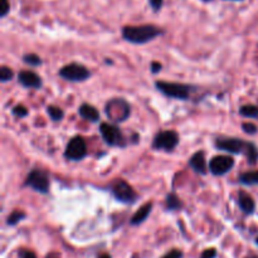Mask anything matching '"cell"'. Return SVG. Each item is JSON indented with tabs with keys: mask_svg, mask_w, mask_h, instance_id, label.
Here are the masks:
<instances>
[{
	"mask_svg": "<svg viewBox=\"0 0 258 258\" xmlns=\"http://www.w3.org/2000/svg\"><path fill=\"white\" fill-rule=\"evenodd\" d=\"M214 145L218 150L227 151L234 155L243 154L249 164L258 163V149L253 143L241 140L238 138H218L214 141Z\"/></svg>",
	"mask_w": 258,
	"mask_h": 258,
	"instance_id": "6da1fadb",
	"label": "cell"
},
{
	"mask_svg": "<svg viewBox=\"0 0 258 258\" xmlns=\"http://www.w3.org/2000/svg\"><path fill=\"white\" fill-rule=\"evenodd\" d=\"M161 34H164V30L153 24L127 25L122 29V38L133 44H145Z\"/></svg>",
	"mask_w": 258,
	"mask_h": 258,
	"instance_id": "7a4b0ae2",
	"label": "cell"
},
{
	"mask_svg": "<svg viewBox=\"0 0 258 258\" xmlns=\"http://www.w3.org/2000/svg\"><path fill=\"white\" fill-rule=\"evenodd\" d=\"M155 87L158 88L159 92L163 93L164 96L175 100H189L194 87L190 85H184V83L176 82H165V81H158L155 83Z\"/></svg>",
	"mask_w": 258,
	"mask_h": 258,
	"instance_id": "3957f363",
	"label": "cell"
},
{
	"mask_svg": "<svg viewBox=\"0 0 258 258\" xmlns=\"http://www.w3.org/2000/svg\"><path fill=\"white\" fill-rule=\"evenodd\" d=\"M105 112L112 122L118 123L127 120L131 113V107L123 98L116 97L106 103Z\"/></svg>",
	"mask_w": 258,
	"mask_h": 258,
	"instance_id": "277c9868",
	"label": "cell"
},
{
	"mask_svg": "<svg viewBox=\"0 0 258 258\" xmlns=\"http://www.w3.org/2000/svg\"><path fill=\"white\" fill-rule=\"evenodd\" d=\"M100 134L102 136L103 141L107 144L108 146H115V148H125L126 139L123 134L121 133L120 128L113 123L102 122L100 125Z\"/></svg>",
	"mask_w": 258,
	"mask_h": 258,
	"instance_id": "5b68a950",
	"label": "cell"
},
{
	"mask_svg": "<svg viewBox=\"0 0 258 258\" xmlns=\"http://www.w3.org/2000/svg\"><path fill=\"white\" fill-rule=\"evenodd\" d=\"M111 191H112L113 197L123 204H134L139 199L138 193L123 179H117V180L113 181Z\"/></svg>",
	"mask_w": 258,
	"mask_h": 258,
	"instance_id": "8992f818",
	"label": "cell"
},
{
	"mask_svg": "<svg viewBox=\"0 0 258 258\" xmlns=\"http://www.w3.org/2000/svg\"><path fill=\"white\" fill-rule=\"evenodd\" d=\"M59 76L71 82H85L91 77V72L86 66L80 63H70L59 70Z\"/></svg>",
	"mask_w": 258,
	"mask_h": 258,
	"instance_id": "52a82bcc",
	"label": "cell"
},
{
	"mask_svg": "<svg viewBox=\"0 0 258 258\" xmlns=\"http://www.w3.org/2000/svg\"><path fill=\"white\" fill-rule=\"evenodd\" d=\"M179 135L176 131L174 130H164L160 131L158 135L154 138L153 141V149L154 150H163L171 153L175 150L176 146L179 145Z\"/></svg>",
	"mask_w": 258,
	"mask_h": 258,
	"instance_id": "ba28073f",
	"label": "cell"
},
{
	"mask_svg": "<svg viewBox=\"0 0 258 258\" xmlns=\"http://www.w3.org/2000/svg\"><path fill=\"white\" fill-rule=\"evenodd\" d=\"M24 185L29 186L30 189L40 194H47L49 191L50 183L49 178H48V175L44 171L39 170V169H34V170L30 171L27 175Z\"/></svg>",
	"mask_w": 258,
	"mask_h": 258,
	"instance_id": "9c48e42d",
	"label": "cell"
},
{
	"mask_svg": "<svg viewBox=\"0 0 258 258\" xmlns=\"http://www.w3.org/2000/svg\"><path fill=\"white\" fill-rule=\"evenodd\" d=\"M87 155V144L82 136H75L68 141L64 150V156L68 160L80 161Z\"/></svg>",
	"mask_w": 258,
	"mask_h": 258,
	"instance_id": "30bf717a",
	"label": "cell"
},
{
	"mask_svg": "<svg viewBox=\"0 0 258 258\" xmlns=\"http://www.w3.org/2000/svg\"><path fill=\"white\" fill-rule=\"evenodd\" d=\"M234 159L228 155H217L209 163V171L216 176L226 175L233 169Z\"/></svg>",
	"mask_w": 258,
	"mask_h": 258,
	"instance_id": "8fae6325",
	"label": "cell"
},
{
	"mask_svg": "<svg viewBox=\"0 0 258 258\" xmlns=\"http://www.w3.org/2000/svg\"><path fill=\"white\" fill-rule=\"evenodd\" d=\"M18 81L23 87L34 88V90H38L43 85L42 78L33 71H20L18 75Z\"/></svg>",
	"mask_w": 258,
	"mask_h": 258,
	"instance_id": "7c38bea8",
	"label": "cell"
},
{
	"mask_svg": "<svg viewBox=\"0 0 258 258\" xmlns=\"http://www.w3.org/2000/svg\"><path fill=\"white\" fill-rule=\"evenodd\" d=\"M189 165L197 174H202V175H206L209 169V166H207L206 154L203 151H197L196 154H193L189 159Z\"/></svg>",
	"mask_w": 258,
	"mask_h": 258,
	"instance_id": "4fadbf2b",
	"label": "cell"
},
{
	"mask_svg": "<svg viewBox=\"0 0 258 258\" xmlns=\"http://www.w3.org/2000/svg\"><path fill=\"white\" fill-rule=\"evenodd\" d=\"M151 211H153V203H151V202H149V203L144 204L143 207H140V208L138 209V212L131 217L130 219L131 226H140L141 223H144V222L148 219V217L150 216Z\"/></svg>",
	"mask_w": 258,
	"mask_h": 258,
	"instance_id": "5bb4252c",
	"label": "cell"
},
{
	"mask_svg": "<svg viewBox=\"0 0 258 258\" xmlns=\"http://www.w3.org/2000/svg\"><path fill=\"white\" fill-rule=\"evenodd\" d=\"M238 206L241 211L247 216L254 213V209H256V203H254L253 198L246 191H239L238 193Z\"/></svg>",
	"mask_w": 258,
	"mask_h": 258,
	"instance_id": "9a60e30c",
	"label": "cell"
},
{
	"mask_svg": "<svg viewBox=\"0 0 258 258\" xmlns=\"http://www.w3.org/2000/svg\"><path fill=\"white\" fill-rule=\"evenodd\" d=\"M78 113L82 118H85L86 121H90V122H97L100 120V112H98L97 108L92 105H88V103H82L78 108Z\"/></svg>",
	"mask_w": 258,
	"mask_h": 258,
	"instance_id": "2e32d148",
	"label": "cell"
},
{
	"mask_svg": "<svg viewBox=\"0 0 258 258\" xmlns=\"http://www.w3.org/2000/svg\"><path fill=\"white\" fill-rule=\"evenodd\" d=\"M165 206L168 211H179L183 207V203L175 193H169L165 199Z\"/></svg>",
	"mask_w": 258,
	"mask_h": 258,
	"instance_id": "e0dca14e",
	"label": "cell"
},
{
	"mask_svg": "<svg viewBox=\"0 0 258 258\" xmlns=\"http://www.w3.org/2000/svg\"><path fill=\"white\" fill-rule=\"evenodd\" d=\"M239 183L243 185H258V171H247L241 174Z\"/></svg>",
	"mask_w": 258,
	"mask_h": 258,
	"instance_id": "ac0fdd59",
	"label": "cell"
},
{
	"mask_svg": "<svg viewBox=\"0 0 258 258\" xmlns=\"http://www.w3.org/2000/svg\"><path fill=\"white\" fill-rule=\"evenodd\" d=\"M239 113L244 117L257 118L258 120V106L254 105H244L239 108Z\"/></svg>",
	"mask_w": 258,
	"mask_h": 258,
	"instance_id": "d6986e66",
	"label": "cell"
},
{
	"mask_svg": "<svg viewBox=\"0 0 258 258\" xmlns=\"http://www.w3.org/2000/svg\"><path fill=\"white\" fill-rule=\"evenodd\" d=\"M27 217V214L23 211H14L8 216L7 218V224L8 226H17L19 222H22L23 219Z\"/></svg>",
	"mask_w": 258,
	"mask_h": 258,
	"instance_id": "ffe728a7",
	"label": "cell"
},
{
	"mask_svg": "<svg viewBox=\"0 0 258 258\" xmlns=\"http://www.w3.org/2000/svg\"><path fill=\"white\" fill-rule=\"evenodd\" d=\"M47 112L49 115V117L52 118L53 121L58 122V121H62L63 117H64V111L62 108L57 107V106H48Z\"/></svg>",
	"mask_w": 258,
	"mask_h": 258,
	"instance_id": "44dd1931",
	"label": "cell"
},
{
	"mask_svg": "<svg viewBox=\"0 0 258 258\" xmlns=\"http://www.w3.org/2000/svg\"><path fill=\"white\" fill-rule=\"evenodd\" d=\"M23 60L24 63H27L30 67H38V66L42 64V59H40L39 55L34 54V53H28V54L23 55Z\"/></svg>",
	"mask_w": 258,
	"mask_h": 258,
	"instance_id": "7402d4cb",
	"label": "cell"
},
{
	"mask_svg": "<svg viewBox=\"0 0 258 258\" xmlns=\"http://www.w3.org/2000/svg\"><path fill=\"white\" fill-rule=\"evenodd\" d=\"M13 77H14V73H13V71L10 70L9 67L3 66V67L0 68V81H2L3 83L9 82V81L13 80Z\"/></svg>",
	"mask_w": 258,
	"mask_h": 258,
	"instance_id": "603a6c76",
	"label": "cell"
},
{
	"mask_svg": "<svg viewBox=\"0 0 258 258\" xmlns=\"http://www.w3.org/2000/svg\"><path fill=\"white\" fill-rule=\"evenodd\" d=\"M12 112H13V115L15 116V117L23 118V117H25V116H28L29 111H28V108L25 107L24 105H17V106H14V107H13Z\"/></svg>",
	"mask_w": 258,
	"mask_h": 258,
	"instance_id": "cb8c5ba5",
	"label": "cell"
},
{
	"mask_svg": "<svg viewBox=\"0 0 258 258\" xmlns=\"http://www.w3.org/2000/svg\"><path fill=\"white\" fill-rule=\"evenodd\" d=\"M242 128H243L244 133L248 134V135H254V134L258 133L257 126L254 125V123H252V122L242 123Z\"/></svg>",
	"mask_w": 258,
	"mask_h": 258,
	"instance_id": "d4e9b609",
	"label": "cell"
},
{
	"mask_svg": "<svg viewBox=\"0 0 258 258\" xmlns=\"http://www.w3.org/2000/svg\"><path fill=\"white\" fill-rule=\"evenodd\" d=\"M10 12V4L8 0H0V17L5 18Z\"/></svg>",
	"mask_w": 258,
	"mask_h": 258,
	"instance_id": "484cf974",
	"label": "cell"
},
{
	"mask_svg": "<svg viewBox=\"0 0 258 258\" xmlns=\"http://www.w3.org/2000/svg\"><path fill=\"white\" fill-rule=\"evenodd\" d=\"M161 258H183V252L180 249H171L164 257Z\"/></svg>",
	"mask_w": 258,
	"mask_h": 258,
	"instance_id": "4316f807",
	"label": "cell"
},
{
	"mask_svg": "<svg viewBox=\"0 0 258 258\" xmlns=\"http://www.w3.org/2000/svg\"><path fill=\"white\" fill-rule=\"evenodd\" d=\"M217 257V249L216 248H208L206 251L202 252L201 258H216Z\"/></svg>",
	"mask_w": 258,
	"mask_h": 258,
	"instance_id": "83f0119b",
	"label": "cell"
},
{
	"mask_svg": "<svg viewBox=\"0 0 258 258\" xmlns=\"http://www.w3.org/2000/svg\"><path fill=\"white\" fill-rule=\"evenodd\" d=\"M18 256H19V258H38L37 254L33 251H29V249H20Z\"/></svg>",
	"mask_w": 258,
	"mask_h": 258,
	"instance_id": "f1b7e54d",
	"label": "cell"
},
{
	"mask_svg": "<svg viewBox=\"0 0 258 258\" xmlns=\"http://www.w3.org/2000/svg\"><path fill=\"white\" fill-rule=\"evenodd\" d=\"M161 70H163V64H161L160 62H156V60L151 62V64H150L151 73H154V75H158L159 72H161Z\"/></svg>",
	"mask_w": 258,
	"mask_h": 258,
	"instance_id": "f546056e",
	"label": "cell"
},
{
	"mask_svg": "<svg viewBox=\"0 0 258 258\" xmlns=\"http://www.w3.org/2000/svg\"><path fill=\"white\" fill-rule=\"evenodd\" d=\"M149 3H150V7L153 8L154 12H159L163 8L164 0H149Z\"/></svg>",
	"mask_w": 258,
	"mask_h": 258,
	"instance_id": "4dcf8cb0",
	"label": "cell"
},
{
	"mask_svg": "<svg viewBox=\"0 0 258 258\" xmlns=\"http://www.w3.org/2000/svg\"><path fill=\"white\" fill-rule=\"evenodd\" d=\"M98 258H111V256H110V254H107V253H102V254H100V256H98Z\"/></svg>",
	"mask_w": 258,
	"mask_h": 258,
	"instance_id": "1f68e13d",
	"label": "cell"
},
{
	"mask_svg": "<svg viewBox=\"0 0 258 258\" xmlns=\"http://www.w3.org/2000/svg\"><path fill=\"white\" fill-rule=\"evenodd\" d=\"M47 258H59L57 253H52V254H48Z\"/></svg>",
	"mask_w": 258,
	"mask_h": 258,
	"instance_id": "d6a6232c",
	"label": "cell"
},
{
	"mask_svg": "<svg viewBox=\"0 0 258 258\" xmlns=\"http://www.w3.org/2000/svg\"><path fill=\"white\" fill-rule=\"evenodd\" d=\"M256 244H257V246H258V237H257V238H256Z\"/></svg>",
	"mask_w": 258,
	"mask_h": 258,
	"instance_id": "836d02e7",
	"label": "cell"
},
{
	"mask_svg": "<svg viewBox=\"0 0 258 258\" xmlns=\"http://www.w3.org/2000/svg\"><path fill=\"white\" fill-rule=\"evenodd\" d=\"M232 2H241V0H232Z\"/></svg>",
	"mask_w": 258,
	"mask_h": 258,
	"instance_id": "e575fe53",
	"label": "cell"
},
{
	"mask_svg": "<svg viewBox=\"0 0 258 258\" xmlns=\"http://www.w3.org/2000/svg\"><path fill=\"white\" fill-rule=\"evenodd\" d=\"M203 2H211V0H203Z\"/></svg>",
	"mask_w": 258,
	"mask_h": 258,
	"instance_id": "d590c367",
	"label": "cell"
}]
</instances>
